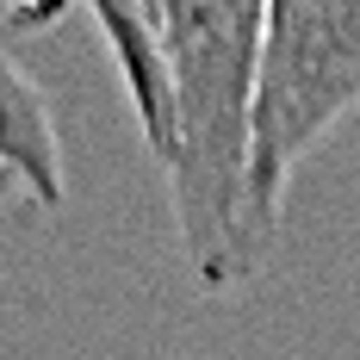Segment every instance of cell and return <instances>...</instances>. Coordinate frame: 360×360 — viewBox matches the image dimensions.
Masks as SVG:
<instances>
[{
	"mask_svg": "<svg viewBox=\"0 0 360 360\" xmlns=\"http://www.w3.org/2000/svg\"><path fill=\"white\" fill-rule=\"evenodd\" d=\"M168 87V193L186 267L205 292L249 286L267 243L249 217V118L261 75V0H137Z\"/></svg>",
	"mask_w": 360,
	"mask_h": 360,
	"instance_id": "cell-1",
	"label": "cell"
},
{
	"mask_svg": "<svg viewBox=\"0 0 360 360\" xmlns=\"http://www.w3.org/2000/svg\"><path fill=\"white\" fill-rule=\"evenodd\" d=\"M360 112V0H261V75L249 118V217L274 243L298 162Z\"/></svg>",
	"mask_w": 360,
	"mask_h": 360,
	"instance_id": "cell-2",
	"label": "cell"
},
{
	"mask_svg": "<svg viewBox=\"0 0 360 360\" xmlns=\"http://www.w3.org/2000/svg\"><path fill=\"white\" fill-rule=\"evenodd\" d=\"M0 168L19 180V193L56 212L69 199L63 186V143H56V118H50V100L37 94V81L19 63L0 56Z\"/></svg>",
	"mask_w": 360,
	"mask_h": 360,
	"instance_id": "cell-3",
	"label": "cell"
},
{
	"mask_svg": "<svg viewBox=\"0 0 360 360\" xmlns=\"http://www.w3.org/2000/svg\"><path fill=\"white\" fill-rule=\"evenodd\" d=\"M94 19H100V37L112 44V63H118V81L131 94V112L143 124V143L155 162H168V143H174V124H168V87H162V56H155V32H149L143 6L137 0H87Z\"/></svg>",
	"mask_w": 360,
	"mask_h": 360,
	"instance_id": "cell-4",
	"label": "cell"
},
{
	"mask_svg": "<svg viewBox=\"0 0 360 360\" xmlns=\"http://www.w3.org/2000/svg\"><path fill=\"white\" fill-rule=\"evenodd\" d=\"M0 193H19V180L6 174V168H0Z\"/></svg>",
	"mask_w": 360,
	"mask_h": 360,
	"instance_id": "cell-5",
	"label": "cell"
}]
</instances>
